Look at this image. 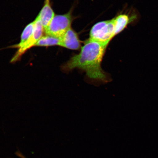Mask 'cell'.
<instances>
[{"mask_svg": "<svg viewBox=\"0 0 158 158\" xmlns=\"http://www.w3.org/2000/svg\"><path fill=\"white\" fill-rule=\"evenodd\" d=\"M35 23L34 21L25 27L21 35L20 41L18 44L14 45L13 47L18 49L28 40L34 31Z\"/></svg>", "mask_w": 158, "mask_h": 158, "instance_id": "cell-9", "label": "cell"}, {"mask_svg": "<svg viewBox=\"0 0 158 158\" xmlns=\"http://www.w3.org/2000/svg\"><path fill=\"white\" fill-rule=\"evenodd\" d=\"M114 19L100 21L92 27L89 39L98 42L109 44L114 37Z\"/></svg>", "mask_w": 158, "mask_h": 158, "instance_id": "cell-3", "label": "cell"}, {"mask_svg": "<svg viewBox=\"0 0 158 158\" xmlns=\"http://www.w3.org/2000/svg\"><path fill=\"white\" fill-rule=\"evenodd\" d=\"M60 46L72 50H77L81 47L78 35L72 27L61 38Z\"/></svg>", "mask_w": 158, "mask_h": 158, "instance_id": "cell-5", "label": "cell"}, {"mask_svg": "<svg viewBox=\"0 0 158 158\" xmlns=\"http://www.w3.org/2000/svg\"><path fill=\"white\" fill-rule=\"evenodd\" d=\"M138 17L137 14L134 13L130 15H120L114 18V36L121 32L128 25L137 21Z\"/></svg>", "mask_w": 158, "mask_h": 158, "instance_id": "cell-6", "label": "cell"}, {"mask_svg": "<svg viewBox=\"0 0 158 158\" xmlns=\"http://www.w3.org/2000/svg\"><path fill=\"white\" fill-rule=\"evenodd\" d=\"M109 44L97 42L89 39L81 48L79 54L74 55L61 66L64 73L75 69L85 72L86 76L91 81L106 83L110 77L102 70L101 63Z\"/></svg>", "mask_w": 158, "mask_h": 158, "instance_id": "cell-1", "label": "cell"}, {"mask_svg": "<svg viewBox=\"0 0 158 158\" xmlns=\"http://www.w3.org/2000/svg\"><path fill=\"white\" fill-rule=\"evenodd\" d=\"M55 16L50 0H45L44 6L37 17L42 23L44 30L48 27Z\"/></svg>", "mask_w": 158, "mask_h": 158, "instance_id": "cell-7", "label": "cell"}, {"mask_svg": "<svg viewBox=\"0 0 158 158\" xmlns=\"http://www.w3.org/2000/svg\"><path fill=\"white\" fill-rule=\"evenodd\" d=\"M23 158H25L24 157H23Z\"/></svg>", "mask_w": 158, "mask_h": 158, "instance_id": "cell-10", "label": "cell"}, {"mask_svg": "<svg viewBox=\"0 0 158 158\" xmlns=\"http://www.w3.org/2000/svg\"><path fill=\"white\" fill-rule=\"evenodd\" d=\"M73 20L72 10L64 15H55L44 32L47 35L62 38L71 28Z\"/></svg>", "mask_w": 158, "mask_h": 158, "instance_id": "cell-2", "label": "cell"}, {"mask_svg": "<svg viewBox=\"0 0 158 158\" xmlns=\"http://www.w3.org/2000/svg\"><path fill=\"white\" fill-rule=\"evenodd\" d=\"M61 42V38L46 35L41 37L35 46L47 47L54 45L60 46Z\"/></svg>", "mask_w": 158, "mask_h": 158, "instance_id": "cell-8", "label": "cell"}, {"mask_svg": "<svg viewBox=\"0 0 158 158\" xmlns=\"http://www.w3.org/2000/svg\"><path fill=\"white\" fill-rule=\"evenodd\" d=\"M35 22L34 29L32 35L27 42L18 48L10 61L11 64H14L20 60L23 55L28 49L35 46L39 40L43 36V33L44 32V29L38 17H36Z\"/></svg>", "mask_w": 158, "mask_h": 158, "instance_id": "cell-4", "label": "cell"}]
</instances>
